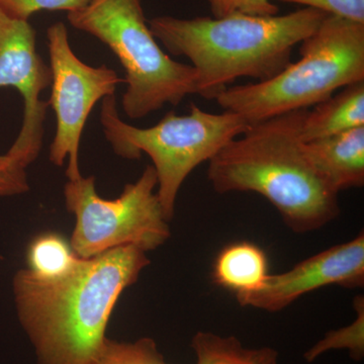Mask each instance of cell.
Returning a JSON list of instances; mask_svg holds the SVG:
<instances>
[{
    "mask_svg": "<svg viewBox=\"0 0 364 364\" xmlns=\"http://www.w3.org/2000/svg\"><path fill=\"white\" fill-rule=\"evenodd\" d=\"M146 253L132 245L114 248L81 258L59 279H42L28 268L16 273V313L38 364L97 363L119 296L149 265Z\"/></svg>",
    "mask_w": 364,
    "mask_h": 364,
    "instance_id": "cell-1",
    "label": "cell"
},
{
    "mask_svg": "<svg viewBox=\"0 0 364 364\" xmlns=\"http://www.w3.org/2000/svg\"><path fill=\"white\" fill-rule=\"evenodd\" d=\"M306 111L250 124L208 161V169L218 193L262 196L298 234L321 229L340 214L339 193L318 173L304 148L301 129Z\"/></svg>",
    "mask_w": 364,
    "mask_h": 364,
    "instance_id": "cell-2",
    "label": "cell"
},
{
    "mask_svg": "<svg viewBox=\"0 0 364 364\" xmlns=\"http://www.w3.org/2000/svg\"><path fill=\"white\" fill-rule=\"evenodd\" d=\"M327 16L304 7L269 16H161L148 23L170 54L191 61L198 74L196 95L215 100L237 78L262 82L274 77L291 63L294 48L312 35Z\"/></svg>",
    "mask_w": 364,
    "mask_h": 364,
    "instance_id": "cell-3",
    "label": "cell"
},
{
    "mask_svg": "<svg viewBox=\"0 0 364 364\" xmlns=\"http://www.w3.org/2000/svg\"><path fill=\"white\" fill-rule=\"evenodd\" d=\"M301 58L262 82L229 86L215 98L249 124L309 109L364 81V23L329 16L299 44Z\"/></svg>",
    "mask_w": 364,
    "mask_h": 364,
    "instance_id": "cell-4",
    "label": "cell"
},
{
    "mask_svg": "<svg viewBox=\"0 0 364 364\" xmlns=\"http://www.w3.org/2000/svg\"><path fill=\"white\" fill-rule=\"evenodd\" d=\"M69 23L107 45L126 72L124 114L136 119L178 105L196 95L198 74L189 64L170 58L155 39L145 18L143 0H90L67 14Z\"/></svg>",
    "mask_w": 364,
    "mask_h": 364,
    "instance_id": "cell-5",
    "label": "cell"
},
{
    "mask_svg": "<svg viewBox=\"0 0 364 364\" xmlns=\"http://www.w3.org/2000/svg\"><path fill=\"white\" fill-rule=\"evenodd\" d=\"M100 123L117 155L136 160L145 153L151 158L157 176L158 198L168 221L189 174L250 126L234 112L213 114L191 104L188 114L169 112L155 126L136 128L122 121L114 95L102 100Z\"/></svg>",
    "mask_w": 364,
    "mask_h": 364,
    "instance_id": "cell-6",
    "label": "cell"
},
{
    "mask_svg": "<svg viewBox=\"0 0 364 364\" xmlns=\"http://www.w3.org/2000/svg\"><path fill=\"white\" fill-rule=\"evenodd\" d=\"M157 186L152 165L136 182L127 184L116 200L97 195L95 176L68 181L64 198L67 210L75 217L70 239L74 253L88 259L122 246L148 252L163 245L171 233L155 191Z\"/></svg>",
    "mask_w": 364,
    "mask_h": 364,
    "instance_id": "cell-7",
    "label": "cell"
},
{
    "mask_svg": "<svg viewBox=\"0 0 364 364\" xmlns=\"http://www.w3.org/2000/svg\"><path fill=\"white\" fill-rule=\"evenodd\" d=\"M50 69L52 73L49 107L56 116V134L50 146V161L56 166L67 163L68 181L80 178L79 145L86 121L98 100L112 97L124 82L114 69L107 65L92 67L76 56L63 23L47 31Z\"/></svg>",
    "mask_w": 364,
    "mask_h": 364,
    "instance_id": "cell-8",
    "label": "cell"
},
{
    "mask_svg": "<svg viewBox=\"0 0 364 364\" xmlns=\"http://www.w3.org/2000/svg\"><path fill=\"white\" fill-rule=\"evenodd\" d=\"M51 82V69L37 52L32 25L0 11V88H16L23 100V124L7 153L28 167L42 149L49 104L40 97Z\"/></svg>",
    "mask_w": 364,
    "mask_h": 364,
    "instance_id": "cell-9",
    "label": "cell"
},
{
    "mask_svg": "<svg viewBox=\"0 0 364 364\" xmlns=\"http://www.w3.org/2000/svg\"><path fill=\"white\" fill-rule=\"evenodd\" d=\"M363 284L364 235L361 232L351 241L316 254L286 272L268 275L261 289L237 299L241 306L279 312L301 296L322 287L356 289Z\"/></svg>",
    "mask_w": 364,
    "mask_h": 364,
    "instance_id": "cell-10",
    "label": "cell"
},
{
    "mask_svg": "<svg viewBox=\"0 0 364 364\" xmlns=\"http://www.w3.org/2000/svg\"><path fill=\"white\" fill-rule=\"evenodd\" d=\"M309 159L336 193L364 186V126L304 142Z\"/></svg>",
    "mask_w": 364,
    "mask_h": 364,
    "instance_id": "cell-11",
    "label": "cell"
},
{
    "mask_svg": "<svg viewBox=\"0 0 364 364\" xmlns=\"http://www.w3.org/2000/svg\"><path fill=\"white\" fill-rule=\"evenodd\" d=\"M363 126L364 81H359L316 105L312 111H306L301 124V140L310 142Z\"/></svg>",
    "mask_w": 364,
    "mask_h": 364,
    "instance_id": "cell-12",
    "label": "cell"
},
{
    "mask_svg": "<svg viewBox=\"0 0 364 364\" xmlns=\"http://www.w3.org/2000/svg\"><path fill=\"white\" fill-rule=\"evenodd\" d=\"M268 275L267 254L249 242L231 244L223 249L213 269L215 284L233 291L236 298L255 293Z\"/></svg>",
    "mask_w": 364,
    "mask_h": 364,
    "instance_id": "cell-13",
    "label": "cell"
},
{
    "mask_svg": "<svg viewBox=\"0 0 364 364\" xmlns=\"http://www.w3.org/2000/svg\"><path fill=\"white\" fill-rule=\"evenodd\" d=\"M196 364H277L279 352L272 347L247 348L233 336L200 331L191 340Z\"/></svg>",
    "mask_w": 364,
    "mask_h": 364,
    "instance_id": "cell-14",
    "label": "cell"
},
{
    "mask_svg": "<svg viewBox=\"0 0 364 364\" xmlns=\"http://www.w3.org/2000/svg\"><path fill=\"white\" fill-rule=\"evenodd\" d=\"M81 260L61 234L47 232L35 237L26 249V268L46 279L68 274Z\"/></svg>",
    "mask_w": 364,
    "mask_h": 364,
    "instance_id": "cell-15",
    "label": "cell"
},
{
    "mask_svg": "<svg viewBox=\"0 0 364 364\" xmlns=\"http://www.w3.org/2000/svg\"><path fill=\"white\" fill-rule=\"evenodd\" d=\"M356 318L351 324L326 333L324 338L311 347L304 354L308 363H314L318 358L331 350H347L349 356L359 361L364 356V298L355 296L353 301Z\"/></svg>",
    "mask_w": 364,
    "mask_h": 364,
    "instance_id": "cell-16",
    "label": "cell"
},
{
    "mask_svg": "<svg viewBox=\"0 0 364 364\" xmlns=\"http://www.w3.org/2000/svg\"><path fill=\"white\" fill-rule=\"evenodd\" d=\"M95 364H170L151 338L135 342H119L107 339Z\"/></svg>",
    "mask_w": 364,
    "mask_h": 364,
    "instance_id": "cell-17",
    "label": "cell"
},
{
    "mask_svg": "<svg viewBox=\"0 0 364 364\" xmlns=\"http://www.w3.org/2000/svg\"><path fill=\"white\" fill-rule=\"evenodd\" d=\"M90 0H0V11L11 18L28 21L42 11L73 13L82 9Z\"/></svg>",
    "mask_w": 364,
    "mask_h": 364,
    "instance_id": "cell-18",
    "label": "cell"
},
{
    "mask_svg": "<svg viewBox=\"0 0 364 364\" xmlns=\"http://www.w3.org/2000/svg\"><path fill=\"white\" fill-rule=\"evenodd\" d=\"M213 18H221L233 14L269 16L279 13L272 0H208Z\"/></svg>",
    "mask_w": 364,
    "mask_h": 364,
    "instance_id": "cell-19",
    "label": "cell"
},
{
    "mask_svg": "<svg viewBox=\"0 0 364 364\" xmlns=\"http://www.w3.org/2000/svg\"><path fill=\"white\" fill-rule=\"evenodd\" d=\"M28 166L9 153L0 155V198L28 193L30 189Z\"/></svg>",
    "mask_w": 364,
    "mask_h": 364,
    "instance_id": "cell-20",
    "label": "cell"
},
{
    "mask_svg": "<svg viewBox=\"0 0 364 364\" xmlns=\"http://www.w3.org/2000/svg\"><path fill=\"white\" fill-rule=\"evenodd\" d=\"M317 9L329 16L364 23V0H279Z\"/></svg>",
    "mask_w": 364,
    "mask_h": 364,
    "instance_id": "cell-21",
    "label": "cell"
}]
</instances>
